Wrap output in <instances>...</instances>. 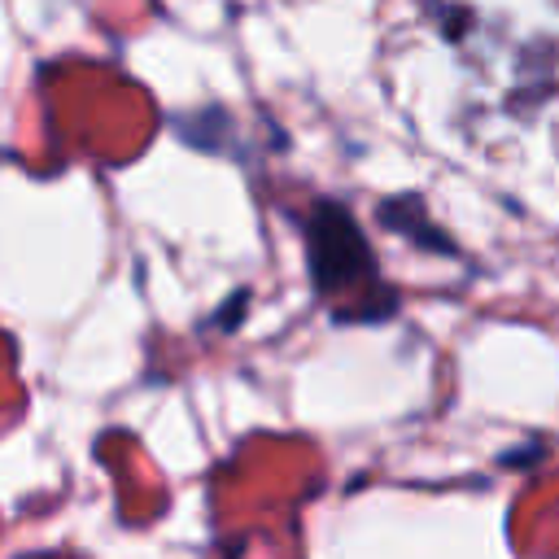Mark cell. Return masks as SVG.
Masks as SVG:
<instances>
[{
  "label": "cell",
  "instance_id": "obj_1",
  "mask_svg": "<svg viewBox=\"0 0 559 559\" xmlns=\"http://www.w3.org/2000/svg\"><path fill=\"white\" fill-rule=\"evenodd\" d=\"M306 253H310V280L319 297L336 301L341 319H380L393 301L384 297V280L376 266V253L367 236L358 231L354 214L336 201H319L310 210L306 227ZM389 319V314H384Z\"/></svg>",
  "mask_w": 559,
  "mask_h": 559
},
{
  "label": "cell",
  "instance_id": "obj_2",
  "mask_svg": "<svg viewBox=\"0 0 559 559\" xmlns=\"http://www.w3.org/2000/svg\"><path fill=\"white\" fill-rule=\"evenodd\" d=\"M380 218H384L393 231H402V236L419 240L424 249H437V253H450V249H454V245H450L441 231H432V223H428V214H424V205H419L415 197L384 201V205H380Z\"/></svg>",
  "mask_w": 559,
  "mask_h": 559
}]
</instances>
